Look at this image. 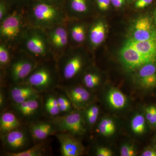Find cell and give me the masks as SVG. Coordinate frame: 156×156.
I'll return each instance as SVG.
<instances>
[{
    "mask_svg": "<svg viewBox=\"0 0 156 156\" xmlns=\"http://www.w3.org/2000/svg\"><path fill=\"white\" fill-rule=\"evenodd\" d=\"M82 47H70L56 61L60 86L76 84L77 80L87 71L88 59Z\"/></svg>",
    "mask_w": 156,
    "mask_h": 156,
    "instance_id": "cell-1",
    "label": "cell"
},
{
    "mask_svg": "<svg viewBox=\"0 0 156 156\" xmlns=\"http://www.w3.org/2000/svg\"><path fill=\"white\" fill-rule=\"evenodd\" d=\"M31 26L46 30L63 23L67 19L63 8L30 0L24 7Z\"/></svg>",
    "mask_w": 156,
    "mask_h": 156,
    "instance_id": "cell-2",
    "label": "cell"
},
{
    "mask_svg": "<svg viewBox=\"0 0 156 156\" xmlns=\"http://www.w3.org/2000/svg\"><path fill=\"white\" fill-rule=\"evenodd\" d=\"M31 27L24 7L14 8L9 16L0 22V42L14 49L18 48L22 38Z\"/></svg>",
    "mask_w": 156,
    "mask_h": 156,
    "instance_id": "cell-3",
    "label": "cell"
},
{
    "mask_svg": "<svg viewBox=\"0 0 156 156\" xmlns=\"http://www.w3.org/2000/svg\"><path fill=\"white\" fill-rule=\"evenodd\" d=\"M18 48L38 62L55 59L47 34L43 29L31 27L22 38Z\"/></svg>",
    "mask_w": 156,
    "mask_h": 156,
    "instance_id": "cell-4",
    "label": "cell"
},
{
    "mask_svg": "<svg viewBox=\"0 0 156 156\" xmlns=\"http://www.w3.org/2000/svg\"><path fill=\"white\" fill-rule=\"evenodd\" d=\"M23 83L31 85L40 93L58 89L60 78L55 59L38 62L35 68Z\"/></svg>",
    "mask_w": 156,
    "mask_h": 156,
    "instance_id": "cell-5",
    "label": "cell"
},
{
    "mask_svg": "<svg viewBox=\"0 0 156 156\" xmlns=\"http://www.w3.org/2000/svg\"><path fill=\"white\" fill-rule=\"evenodd\" d=\"M38 62L24 51L16 48L10 64L4 74L0 75L1 83L9 85L22 83L32 72Z\"/></svg>",
    "mask_w": 156,
    "mask_h": 156,
    "instance_id": "cell-6",
    "label": "cell"
},
{
    "mask_svg": "<svg viewBox=\"0 0 156 156\" xmlns=\"http://www.w3.org/2000/svg\"><path fill=\"white\" fill-rule=\"evenodd\" d=\"M58 132H67L76 135H83L87 130L83 113L73 110L62 115L50 119Z\"/></svg>",
    "mask_w": 156,
    "mask_h": 156,
    "instance_id": "cell-7",
    "label": "cell"
},
{
    "mask_svg": "<svg viewBox=\"0 0 156 156\" xmlns=\"http://www.w3.org/2000/svg\"><path fill=\"white\" fill-rule=\"evenodd\" d=\"M3 146L6 152L17 153L28 148L34 141L28 128L22 127L1 135Z\"/></svg>",
    "mask_w": 156,
    "mask_h": 156,
    "instance_id": "cell-8",
    "label": "cell"
},
{
    "mask_svg": "<svg viewBox=\"0 0 156 156\" xmlns=\"http://www.w3.org/2000/svg\"><path fill=\"white\" fill-rule=\"evenodd\" d=\"M65 22L45 30L56 61L70 47L68 35Z\"/></svg>",
    "mask_w": 156,
    "mask_h": 156,
    "instance_id": "cell-9",
    "label": "cell"
},
{
    "mask_svg": "<svg viewBox=\"0 0 156 156\" xmlns=\"http://www.w3.org/2000/svg\"><path fill=\"white\" fill-rule=\"evenodd\" d=\"M41 95L20 103L11 105L12 111L22 121L30 124L37 121L43 113V98Z\"/></svg>",
    "mask_w": 156,
    "mask_h": 156,
    "instance_id": "cell-10",
    "label": "cell"
},
{
    "mask_svg": "<svg viewBox=\"0 0 156 156\" xmlns=\"http://www.w3.org/2000/svg\"><path fill=\"white\" fill-rule=\"evenodd\" d=\"M70 47H83L87 41L88 26L83 20L67 18L65 21Z\"/></svg>",
    "mask_w": 156,
    "mask_h": 156,
    "instance_id": "cell-11",
    "label": "cell"
},
{
    "mask_svg": "<svg viewBox=\"0 0 156 156\" xmlns=\"http://www.w3.org/2000/svg\"><path fill=\"white\" fill-rule=\"evenodd\" d=\"M58 88L66 93L73 105L78 109L86 108L93 101L89 90L84 86L76 84L69 86H59Z\"/></svg>",
    "mask_w": 156,
    "mask_h": 156,
    "instance_id": "cell-12",
    "label": "cell"
},
{
    "mask_svg": "<svg viewBox=\"0 0 156 156\" xmlns=\"http://www.w3.org/2000/svg\"><path fill=\"white\" fill-rule=\"evenodd\" d=\"M156 37V27L148 16H142L136 20L129 39L139 41L150 40Z\"/></svg>",
    "mask_w": 156,
    "mask_h": 156,
    "instance_id": "cell-13",
    "label": "cell"
},
{
    "mask_svg": "<svg viewBox=\"0 0 156 156\" xmlns=\"http://www.w3.org/2000/svg\"><path fill=\"white\" fill-rule=\"evenodd\" d=\"M56 136L60 144L62 156H79L83 154V146L75 135L67 132H58Z\"/></svg>",
    "mask_w": 156,
    "mask_h": 156,
    "instance_id": "cell-14",
    "label": "cell"
},
{
    "mask_svg": "<svg viewBox=\"0 0 156 156\" xmlns=\"http://www.w3.org/2000/svg\"><path fill=\"white\" fill-rule=\"evenodd\" d=\"M29 131L34 141H44L48 137L58 132L52 120L49 121H37L30 123Z\"/></svg>",
    "mask_w": 156,
    "mask_h": 156,
    "instance_id": "cell-15",
    "label": "cell"
},
{
    "mask_svg": "<svg viewBox=\"0 0 156 156\" xmlns=\"http://www.w3.org/2000/svg\"><path fill=\"white\" fill-rule=\"evenodd\" d=\"M31 85L22 83L10 86L8 93L11 105L17 104L40 95Z\"/></svg>",
    "mask_w": 156,
    "mask_h": 156,
    "instance_id": "cell-16",
    "label": "cell"
},
{
    "mask_svg": "<svg viewBox=\"0 0 156 156\" xmlns=\"http://www.w3.org/2000/svg\"><path fill=\"white\" fill-rule=\"evenodd\" d=\"M67 18L83 20L91 12L89 0H65L63 6Z\"/></svg>",
    "mask_w": 156,
    "mask_h": 156,
    "instance_id": "cell-17",
    "label": "cell"
},
{
    "mask_svg": "<svg viewBox=\"0 0 156 156\" xmlns=\"http://www.w3.org/2000/svg\"><path fill=\"white\" fill-rule=\"evenodd\" d=\"M87 41L89 48L94 50L101 44L105 39V27L103 21L97 20L89 25Z\"/></svg>",
    "mask_w": 156,
    "mask_h": 156,
    "instance_id": "cell-18",
    "label": "cell"
},
{
    "mask_svg": "<svg viewBox=\"0 0 156 156\" xmlns=\"http://www.w3.org/2000/svg\"><path fill=\"white\" fill-rule=\"evenodd\" d=\"M22 121L14 112L5 111L1 113L0 117L1 135L22 127Z\"/></svg>",
    "mask_w": 156,
    "mask_h": 156,
    "instance_id": "cell-19",
    "label": "cell"
},
{
    "mask_svg": "<svg viewBox=\"0 0 156 156\" xmlns=\"http://www.w3.org/2000/svg\"><path fill=\"white\" fill-rule=\"evenodd\" d=\"M43 98V113L50 119L59 116L60 111L57 99V92L55 90L45 92Z\"/></svg>",
    "mask_w": 156,
    "mask_h": 156,
    "instance_id": "cell-20",
    "label": "cell"
},
{
    "mask_svg": "<svg viewBox=\"0 0 156 156\" xmlns=\"http://www.w3.org/2000/svg\"><path fill=\"white\" fill-rule=\"evenodd\" d=\"M15 49L5 43L0 42V75L4 74L10 64Z\"/></svg>",
    "mask_w": 156,
    "mask_h": 156,
    "instance_id": "cell-21",
    "label": "cell"
},
{
    "mask_svg": "<svg viewBox=\"0 0 156 156\" xmlns=\"http://www.w3.org/2000/svg\"><path fill=\"white\" fill-rule=\"evenodd\" d=\"M47 147L44 141L37 142L32 147L17 153L6 152L8 156H42L47 154Z\"/></svg>",
    "mask_w": 156,
    "mask_h": 156,
    "instance_id": "cell-22",
    "label": "cell"
},
{
    "mask_svg": "<svg viewBox=\"0 0 156 156\" xmlns=\"http://www.w3.org/2000/svg\"><path fill=\"white\" fill-rule=\"evenodd\" d=\"M101 80L100 75L93 69H87L81 79L83 86L89 90L97 89Z\"/></svg>",
    "mask_w": 156,
    "mask_h": 156,
    "instance_id": "cell-23",
    "label": "cell"
},
{
    "mask_svg": "<svg viewBox=\"0 0 156 156\" xmlns=\"http://www.w3.org/2000/svg\"><path fill=\"white\" fill-rule=\"evenodd\" d=\"M107 98L110 105L114 108L119 109L122 108L126 105V96L117 89L111 90L108 94Z\"/></svg>",
    "mask_w": 156,
    "mask_h": 156,
    "instance_id": "cell-24",
    "label": "cell"
},
{
    "mask_svg": "<svg viewBox=\"0 0 156 156\" xmlns=\"http://www.w3.org/2000/svg\"><path fill=\"white\" fill-rule=\"evenodd\" d=\"M138 78L139 85L143 89H151L156 86V72H140L138 73Z\"/></svg>",
    "mask_w": 156,
    "mask_h": 156,
    "instance_id": "cell-25",
    "label": "cell"
},
{
    "mask_svg": "<svg viewBox=\"0 0 156 156\" xmlns=\"http://www.w3.org/2000/svg\"><path fill=\"white\" fill-rule=\"evenodd\" d=\"M60 89V92H57V99L58 107L60 111V116L67 114L73 111V107H74L71 101L69 98L66 93Z\"/></svg>",
    "mask_w": 156,
    "mask_h": 156,
    "instance_id": "cell-26",
    "label": "cell"
},
{
    "mask_svg": "<svg viewBox=\"0 0 156 156\" xmlns=\"http://www.w3.org/2000/svg\"><path fill=\"white\" fill-rule=\"evenodd\" d=\"M99 114V108L95 105H89L83 113L86 125L90 127L94 126L97 122Z\"/></svg>",
    "mask_w": 156,
    "mask_h": 156,
    "instance_id": "cell-27",
    "label": "cell"
},
{
    "mask_svg": "<svg viewBox=\"0 0 156 156\" xmlns=\"http://www.w3.org/2000/svg\"><path fill=\"white\" fill-rule=\"evenodd\" d=\"M116 130L115 122L109 118H103L97 126L98 133L102 136H109L114 134Z\"/></svg>",
    "mask_w": 156,
    "mask_h": 156,
    "instance_id": "cell-28",
    "label": "cell"
},
{
    "mask_svg": "<svg viewBox=\"0 0 156 156\" xmlns=\"http://www.w3.org/2000/svg\"><path fill=\"white\" fill-rule=\"evenodd\" d=\"M131 127L134 133L137 134H142L146 130L145 119L141 114H137L132 119Z\"/></svg>",
    "mask_w": 156,
    "mask_h": 156,
    "instance_id": "cell-29",
    "label": "cell"
},
{
    "mask_svg": "<svg viewBox=\"0 0 156 156\" xmlns=\"http://www.w3.org/2000/svg\"><path fill=\"white\" fill-rule=\"evenodd\" d=\"M12 10L11 6L5 0H0V22L9 16Z\"/></svg>",
    "mask_w": 156,
    "mask_h": 156,
    "instance_id": "cell-30",
    "label": "cell"
},
{
    "mask_svg": "<svg viewBox=\"0 0 156 156\" xmlns=\"http://www.w3.org/2000/svg\"><path fill=\"white\" fill-rule=\"evenodd\" d=\"M4 84L1 83L0 89V110L1 112L5 110L6 105L7 103V96L6 95L5 90L4 89Z\"/></svg>",
    "mask_w": 156,
    "mask_h": 156,
    "instance_id": "cell-31",
    "label": "cell"
},
{
    "mask_svg": "<svg viewBox=\"0 0 156 156\" xmlns=\"http://www.w3.org/2000/svg\"><path fill=\"white\" fill-rule=\"evenodd\" d=\"M120 154L122 156H134L136 155V151L133 146L125 144L121 148Z\"/></svg>",
    "mask_w": 156,
    "mask_h": 156,
    "instance_id": "cell-32",
    "label": "cell"
},
{
    "mask_svg": "<svg viewBox=\"0 0 156 156\" xmlns=\"http://www.w3.org/2000/svg\"><path fill=\"white\" fill-rule=\"evenodd\" d=\"M154 106H151L146 109V119L148 122L152 126L156 125L154 115Z\"/></svg>",
    "mask_w": 156,
    "mask_h": 156,
    "instance_id": "cell-33",
    "label": "cell"
},
{
    "mask_svg": "<svg viewBox=\"0 0 156 156\" xmlns=\"http://www.w3.org/2000/svg\"><path fill=\"white\" fill-rule=\"evenodd\" d=\"M10 4L12 9L18 7H25L30 0H5Z\"/></svg>",
    "mask_w": 156,
    "mask_h": 156,
    "instance_id": "cell-34",
    "label": "cell"
},
{
    "mask_svg": "<svg viewBox=\"0 0 156 156\" xmlns=\"http://www.w3.org/2000/svg\"><path fill=\"white\" fill-rule=\"evenodd\" d=\"M98 9L101 11H105L108 9L110 0H95Z\"/></svg>",
    "mask_w": 156,
    "mask_h": 156,
    "instance_id": "cell-35",
    "label": "cell"
},
{
    "mask_svg": "<svg viewBox=\"0 0 156 156\" xmlns=\"http://www.w3.org/2000/svg\"><path fill=\"white\" fill-rule=\"evenodd\" d=\"M96 156H111L112 152L110 149L106 147H99L96 149Z\"/></svg>",
    "mask_w": 156,
    "mask_h": 156,
    "instance_id": "cell-36",
    "label": "cell"
},
{
    "mask_svg": "<svg viewBox=\"0 0 156 156\" xmlns=\"http://www.w3.org/2000/svg\"><path fill=\"white\" fill-rule=\"evenodd\" d=\"M35 1L63 8L65 0H35Z\"/></svg>",
    "mask_w": 156,
    "mask_h": 156,
    "instance_id": "cell-37",
    "label": "cell"
},
{
    "mask_svg": "<svg viewBox=\"0 0 156 156\" xmlns=\"http://www.w3.org/2000/svg\"><path fill=\"white\" fill-rule=\"evenodd\" d=\"M154 0H136L135 3L136 9H142L150 5Z\"/></svg>",
    "mask_w": 156,
    "mask_h": 156,
    "instance_id": "cell-38",
    "label": "cell"
},
{
    "mask_svg": "<svg viewBox=\"0 0 156 156\" xmlns=\"http://www.w3.org/2000/svg\"><path fill=\"white\" fill-rule=\"evenodd\" d=\"M111 2L116 8H120L125 3V0H110Z\"/></svg>",
    "mask_w": 156,
    "mask_h": 156,
    "instance_id": "cell-39",
    "label": "cell"
},
{
    "mask_svg": "<svg viewBox=\"0 0 156 156\" xmlns=\"http://www.w3.org/2000/svg\"><path fill=\"white\" fill-rule=\"evenodd\" d=\"M142 156H156V151L153 150H147L143 153Z\"/></svg>",
    "mask_w": 156,
    "mask_h": 156,
    "instance_id": "cell-40",
    "label": "cell"
},
{
    "mask_svg": "<svg viewBox=\"0 0 156 156\" xmlns=\"http://www.w3.org/2000/svg\"><path fill=\"white\" fill-rule=\"evenodd\" d=\"M154 18L155 23L156 24V8L155 9L154 11Z\"/></svg>",
    "mask_w": 156,
    "mask_h": 156,
    "instance_id": "cell-41",
    "label": "cell"
},
{
    "mask_svg": "<svg viewBox=\"0 0 156 156\" xmlns=\"http://www.w3.org/2000/svg\"><path fill=\"white\" fill-rule=\"evenodd\" d=\"M154 120L156 125V107L155 106L154 108Z\"/></svg>",
    "mask_w": 156,
    "mask_h": 156,
    "instance_id": "cell-42",
    "label": "cell"
},
{
    "mask_svg": "<svg viewBox=\"0 0 156 156\" xmlns=\"http://www.w3.org/2000/svg\"></svg>",
    "mask_w": 156,
    "mask_h": 156,
    "instance_id": "cell-43",
    "label": "cell"
}]
</instances>
